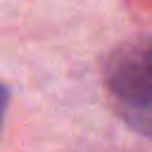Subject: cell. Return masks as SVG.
<instances>
[{"mask_svg":"<svg viewBox=\"0 0 152 152\" xmlns=\"http://www.w3.org/2000/svg\"><path fill=\"white\" fill-rule=\"evenodd\" d=\"M104 83L126 124L152 135V36L116 48L107 59Z\"/></svg>","mask_w":152,"mask_h":152,"instance_id":"cell-1","label":"cell"}]
</instances>
